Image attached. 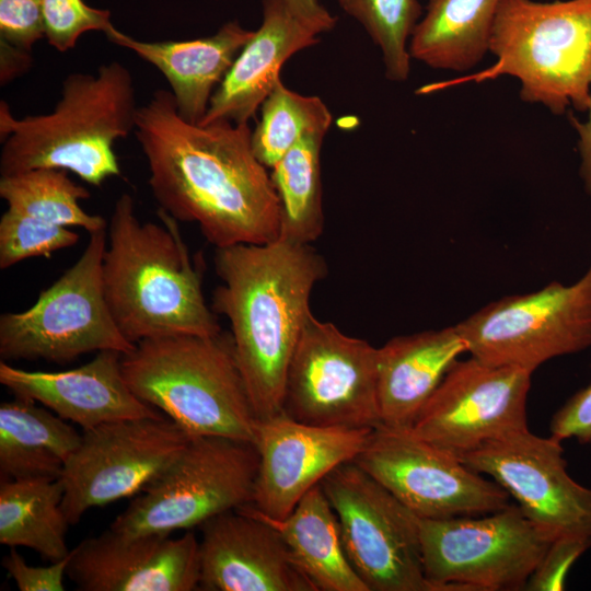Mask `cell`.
Returning <instances> with one entry per match:
<instances>
[{
  "label": "cell",
  "instance_id": "obj_1",
  "mask_svg": "<svg viewBox=\"0 0 591 591\" xmlns=\"http://www.w3.org/2000/svg\"><path fill=\"white\" fill-rule=\"evenodd\" d=\"M135 134L159 208L178 222H196L216 248L279 239V198L247 124H190L172 92L157 90L138 107Z\"/></svg>",
  "mask_w": 591,
  "mask_h": 591
},
{
  "label": "cell",
  "instance_id": "obj_2",
  "mask_svg": "<svg viewBox=\"0 0 591 591\" xmlns=\"http://www.w3.org/2000/svg\"><path fill=\"white\" fill-rule=\"evenodd\" d=\"M221 280L211 309L229 321L236 360L257 420L282 412L288 367L312 313L327 264L311 244L278 239L216 248Z\"/></svg>",
  "mask_w": 591,
  "mask_h": 591
},
{
  "label": "cell",
  "instance_id": "obj_3",
  "mask_svg": "<svg viewBox=\"0 0 591 591\" xmlns=\"http://www.w3.org/2000/svg\"><path fill=\"white\" fill-rule=\"evenodd\" d=\"M161 223L141 222L132 197L123 194L107 225L104 293L123 335L144 339L222 329L202 293V270L194 263L178 221L158 209Z\"/></svg>",
  "mask_w": 591,
  "mask_h": 591
},
{
  "label": "cell",
  "instance_id": "obj_4",
  "mask_svg": "<svg viewBox=\"0 0 591 591\" xmlns=\"http://www.w3.org/2000/svg\"><path fill=\"white\" fill-rule=\"evenodd\" d=\"M137 109L131 73L118 61L68 74L48 114L18 119L1 101V176L58 169L100 186L120 175L113 147L135 130Z\"/></svg>",
  "mask_w": 591,
  "mask_h": 591
},
{
  "label": "cell",
  "instance_id": "obj_5",
  "mask_svg": "<svg viewBox=\"0 0 591 591\" xmlns=\"http://www.w3.org/2000/svg\"><path fill=\"white\" fill-rule=\"evenodd\" d=\"M121 369L131 391L189 437L254 441L257 419L230 332L141 340Z\"/></svg>",
  "mask_w": 591,
  "mask_h": 591
},
{
  "label": "cell",
  "instance_id": "obj_6",
  "mask_svg": "<svg viewBox=\"0 0 591 591\" xmlns=\"http://www.w3.org/2000/svg\"><path fill=\"white\" fill-rule=\"evenodd\" d=\"M489 51L496 62L473 76L431 83L419 94L511 76L523 102L556 115L588 111L591 99V0H501Z\"/></svg>",
  "mask_w": 591,
  "mask_h": 591
},
{
  "label": "cell",
  "instance_id": "obj_7",
  "mask_svg": "<svg viewBox=\"0 0 591 591\" xmlns=\"http://www.w3.org/2000/svg\"><path fill=\"white\" fill-rule=\"evenodd\" d=\"M106 229L89 233L78 260L43 290L27 310L0 315L1 360L68 363L92 351L130 352L103 286Z\"/></svg>",
  "mask_w": 591,
  "mask_h": 591
},
{
  "label": "cell",
  "instance_id": "obj_8",
  "mask_svg": "<svg viewBox=\"0 0 591 591\" xmlns=\"http://www.w3.org/2000/svg\"><path fill=\"white\" fill-rule=\"evenodd\" d=\"M258 453L251 441L190 438L177 457L111 524L127 534L190 530L253 501Z\"/></svg>",
  "mask_w": 591,
  "mask_h": 591
},
{
  "label": "cell",
  "instance_id": "obj_9",
  "mask_svg": "<svg viewBox=\"0 0 591 591\" xmlns=\"http://www.w3.org/2000/svg\"><path fill=\"white\" fill-rule=\"evenodd\" d=\"M419 529L433 591L524 590L555 538L518 505L476 515L419 518Z\"/></svg>",
  "mask_w": 591,
  "mask_h": 591
},
{
  "label": "cell",
  "instance_id": "obj_10",
  "mask_svg": "<svg viewBox=\"0 0 591 591\" xmlns=\"http://www.w3.org/2000/svg\"><path fill=\"white\" fill-rule=\"evenodd\" d=\"M456 327L472 357L531 373L553 358L586 350L591 347V264L572 285L554 281L503 297Z\"/></svg>",
  "mask_w": 591,
  "mask_h": 591
},
{
  "label": "cell",
  "instance_id": "obj_11",
  "mask_svg": "<svg viewBox=\"0 0 591 591\" xmlns=\"http://www.w3.org/2000/svg\"><path fill=\"white\" fill-rule=\"evenodd\" d=\"M321 486L369 591H433L424 571L419 518L409 508L354 461L329 472Z\"/></svg>",
  "mask_w": 591,
  "mask_h": 591
},
{
  "label": "cell",
  "instance_id": "obj_12",
  "mask_svg": "<svg viewBox=\"0 0 591 591\" xmlns=\"http://www.w3.org/2000/svg\"><path fill=\"white\" fill-rule=\"evenodd\" d=\"M378 355L311 313L288 367L282 412L320 427H380Z\"/></svg>",
  "mask_w": 591,
  "mask_h": 591
},
{
  "label": "cell",
  "instance_id": "obj_13",
  "mask_svg": "<svg viewBox=\"0 0 591 591\" xmlns=\"http://www.w3.org/2000/svg\"><path fill=\"white\" fill-rule=\"evenodd\" d=\"M190 438L163 416L125 419L83 430L60 476L61 508L70 525L91 508L141 493Z\"/></svg>",
  "mask_w": 591,
  "mask_h": 591
},
{
  "label": "cell",
  "instance_id": "obj_14",
  "mask_svg": "<svg viewBox=\"0 0 591 591\" xmlns=\"http://www.w3.org/2000/svg\"><path fill=\"white\" fill-rule=\"evenodd\" d=\"M354 462L420 519L484 514L510 505L495 480L409 430L373 429Z\"/></svg>",
  "mask_w": 591,
  "mask_h": 591
},
{
  "label": "cell",
  "instance_id": "obj_15",
  "mask_svg": "<svg viewBox=\"0 0 591 591\" xmlns=\"http://www.w3.org/2000/svg\"><path fill=\"white\" fill-rule=\"evenodd\" d=\"M532 373L456 360L408 429L456 455L506 434L529 429L526 399Z\"/></svg>",
  "mask_w": 591,
  "mask_h": 591
},
{
  "label": "cell",
  "instance_id": "obj_16",
  "mask_svg": "<svg viewBox=\"0 0 591 591\" xmlns=\"http://www.w3.org/2000/svg\"><path fill=\"white\" fill-rule=\"evenodd\" d=\"M457 456L490 476L553 537L591 536V489L569 475L561 440L524 429Z\"/></svg>",
  "mask_w": 591,
  "mask_h": 591
},
{
  "label": "cell",
  "instance_id": "obj_17",
  "mask_svg": "<svg viewBox=\"0 0 591 591\" xmlns=\"http://www.w3.org/2000/svg\"><path fill=\"white\" fill-rule=\"evenodd\" d=\"M372 431L313 426L285 413L256 420L258 468L250 505L271 519L288 517L329 472L358 456Z\"/></svg>",
  "mask_w": 591,
  "mask_h": 591
},
{
  "label": "cell",
  "instance_id": "obj_18",
  "mask_svg": "<svg viewBox=\"0 0 591 591\" xmlns=\"http://www.w3.org/2000/svg\"><path fill=\"white\" fill-rule=\"evenodd\" d=\"M67 577L81 591L199 589V542L194 532L127 534L108 528L70 551Z\"/></svg>",
  "mask_w": 591,
  "mask_h": 591
},
{
  "label": "cell",
  "instance_id": "obj_19",
  "mask_svg": "<svg viewBox=\"0 0 591 591\" xmlns=\"http://www.w3.org/2000/svg\"><path fill=\"white\" fill-rule=\"evenodd\" d=\"M199 589L207 591H317L281 534L246 506L201 525Z\"/></svg>",
  "mask_w": 591,
  "mask_h": 591
},
{
  "label": "cell",
  "instance_id": "obj_20",
  "mask_svg": "<svg viewBox=\"0 0 591 591\" xmlns=\"http://www.w3.org/2000/svg\"><path fill=\"white\" fill-rule=\"evenodd\" d=\"M123 354L102 350L89 362L63 371H28L0 361V383L15 397L43 404L83 430L125 419L159 417L127 384Z\"/></svg>",
  "mask_w": 591,
  "mask_h": 591
},
{
  "label": "cell",
  "instance_id": "obj_21",
  "mask_svg": "<svg viewBox=\"0 0 591 591\" xmlns=\"http://www.w3.org/2000/svg\"><path fill=\"white\" fill-rule=\"evenodd\" d=\"M320 33L300 20L286 0H263V22L216 89L199 124H247L280 80L293 54L318 42Z\"/></svg>",
  "mask_w": 591,
  "mask_h": 591
},
{
  "label": "cell",
  "instance_id": "obj_22",
  "mask_svg": "<svg viewBox=\"0 0 591 591\" xmlns=\"http://www.w3.org/2000/svg\"><path fill=\"white\" fill-rule=\"evenodd\" d=\"M253 34L236 21L211 36L189 40L142 42L114 26L105 33L109 42L134 51L165 77L179 116L190 124L202 120L216 86Z\"/></svg>",
  "mask_w": 591,
  "mask_h": 591
},
{
  "label": "cell",
  "instance_id": "obj_23",
  "mask_svg": "<svg viewBox=\"0 0 591 591\" xmlns=\"http://www.w3.org/2000/svg\"><path fill=\"white\" fill-rule=\"evenodd\" d=\"M381 426L408 430L449 369L467 352L456 325L397 336L378 348Z\"/></svg>",
  "mask_w": 591,
  "mask_h": 591
},
{
  "label": "cell",
  "instance_id": "obj_24",
  "mask_svg": "<svg viewBox=\"0 0 591 591\" xmlns=\"http://www.w3.org/2000/svg\"><path fill=\"white\" fill-rule=\"evenodd\" d=\"M246 507L281 534L317 591H369L348 559L338 517L321 484L283 519L264 515L252 505Z\"/></svg>",
  "mask_w": 591,
  "mask_h": 591
},
{
  "label": "cell",
  "instance_id": "obj_25",
  "mask_svg": "<svg viewBox=\"0 0 591 591\" xmlns=\"http://www.w3.org/2000/svg\"><path fill=\"white\" fill-rule=\"evenodd\" d=\"M81 434L65 419L15 397L0 405V472L4 479L60 478Z\"/></svg>",
  "mask_w": 591,
  "mask_h": 591
},
{
  "label": "cell",
  "instance_id": "obj_26",
  "mask_svg": "<svg viewBox=\"0 0 591 591\" xmlns=\"http://www.w3.org/2000/svg\"><path fill=\"white\" fill-rule=\"evenodd\" d=\"M501 0H429L408 44L412 58L456 72L477 66L489 42Z\"/></svg>",
  "mask_w": 591,
  "mask_h": 591
},
{
  "label": "cell",
  "instance_id": "obj_27",
  "mask_svg": "<svg viewBox=\"0 0 591 591\" xmlns=\"http://www.w3.org/2000/svg\"><path fill=\"white\" fill-rule=\"evenodd\" d=\"M60 478L1 479L0 543L27 547L50 563L67 557L68 522Z\"/></svg>",
  "mask_w": 591,
  "mask_h": 591
},
{
  "label": "cell",
  "instance_id": "obj_28",
  "mask_svg": "<svg viewBox=\"0 0 591 591\" xmlns=\"http://www.w3.org/2000/svg\"><path fill=\"white\" fill-rule=\"evenodd\" d=\"M326 132H306L271 167L281 212L279 239L311 244L323 232L321 149Z\"/></svg>",
  "mask_w": 591,
  "mask_h": 591
},
{
  "label": "cell",
  "instance_id": "obj_29",
  "mask_svg": "<svg viewBox=\"0 0 591 591\" xmlns=\"http://www.w3.org/2000/svg\"><path fill=\"white\" fill-rule=\"evenodd\" d=\"M0 196L8 209L37 221L78 227L88 233L107 228L106 220L83 210L79 201L90 193L74 183L68 172L58 169H36L0 178Z\"/></svg>",
  "mask_w": 591,
  "mask_h": 591
},
{
  "label": "cell",
  "instance_id": "obj_30",
  "mask_svg": "<svg viewBox=\"0 0 591 591\" xmlns=\"http://www.w3.org/2000/svg\"><path fill=\"white\" fill-rule=\"evenodd\" d=\"M332 115L317 96L301 95L279 80L262 104V116L252 131L256 158L271 169L306 132L328 130Z\"/></svg>",
  "mask_w": 591,
  "mask_h": 591
},
{
  "label": "cell",
  "instance_id": "obj_31",
  "mask_svg": "<svg viewBox=\"0 0 591 591\" xmlns=\"http://www.w3.org/2000/svg\"><path fill=\"white\" fill-rule=\"evenodd\" d=\"M340 8L357 20L380 48L385 77L395 82L410 72L408 40L422 9L418 0H338Z\"/></svg>",
  "mask_w": 591,
  "mask_h": 591
},
{
  "label": "cell",
  "instance_id": "obj_32",
  "mask_svg": "<svg viewBox=\"0 0 591 591\" xmlns=\"http://www.w3.org/2000/svg\"><path fill=\"white\" fill-rule=\"evenodd\" d=\"M78 241L79 234L70 228L44 223L8 209L0 219V268L8 269L30 257H49Z\"/></svg>",
  "mask_w": 591,
  "mask_h": 591
},
{
  "label": "cell",
  "instance_id": "obj_33",
  "mask_svg": "<svg viewBox=\"0 0 591 591\" xmlns=\"http://www.w3.org/2000/svg\"><path fill=\"white\" fill-rule=\"evenodd\" d=\"M45 37L56 50L76 47L79 37L90 31L104 34L114 26L108 10L95 9L83 0H40Z\"/></svg>",
  "mask_w": 591,
  "mask_h": 591
},
{
  "label": "cell",
  "instance_id": "obj_34",
  "mask_svg": "<svg viewBox=\"0 0 591 591\" xmlns=\"http://www.w3.org/2000/svg\"><path fill=\"white\" fill-rule=\"evenodd\" d=\"M590 547L591 536L560 535L554 538L530 576L524 590H564L572 565Z\"/></svg>",
  "mask_w": 591,
  "mask_h": 591
},
{
  "label": "cell",
  "instance_id": "obj_35",
  "mask_svg": "<svg viewBox=\"0 0 591 591\" xmlns=\"http://www.w3.org/2000/svg\"><path fill=\"white\" fill-rule=\"evenodd\" d=\"M1 40L31 53L45 37L40 0H0Z\"/></svg>",
  "mask_w": 591,
  "mask_h": 591
},
{
  "label": "cell",
  "instance_id": "obj_36",
  "mask_svg": "<svg viewBox=\"0 0 591 591\" xmlns=\"http://www.w3.org/2000/svg\"><path fill=\"white\" fill-rule=\"evenodd\" d=\"M2 559V566L20 591H63V579L70 553L67 557L50 563L48 566H30L18 553L16 547Z\"/></svg>",
  "mask_w": 591,
  "mask_h": 591
},
{
  "label": "cell",
  "instance_id": "obj_37",
  "mask_svg": "<svg viewBox=\"0 0 591 591\" xmlns=\"http://www.w3.org/2000/svg\"><path fill=\"white\" fill-rule=\"evenodd\" d=\"M551 436L591 443V383L573 394L552 417Z\"/></svg>",
  "mask_w": 591,
  "mask_h": 591
},
{
  "label": "cell",
  "instance_id": "obj_38",
  "mask_svg": "<svg viewBox=\"0 0 591 591\" xmlns=\"http://www.w3.org/2000/svg\"><path fill=\"white\" fill-rule=\"evenodd\" d=\"M286 2L300 20L320 34L329 32L336 24V18L318 0H286Z\"/></svg>",
  "mask_w": 591,
  "mask_h": 591
},
{
  "label": "cell",
  "instance_id": "obj_39",
  "mask_svg": "<svg viewBox=\"0 0 591 591\" xmlns=\"http://www.w3.org/2000/svg\"><path fill=\"white\" fill-rule=\"evenodd\" d=\"M0 82L3 85L30 68L32 56L3 40H0Z\"/></svg>",
  "mask_w": 591,
  "mask_h": 591
},
{
  "label": "cell",
  "instance_id": "obj_40",
  "mask_svg": "<svg viewBox=\"0 0 591 591\" xmlns=\"http://www.w3.org/2000/svg\"><path fill=\"white\" fill-rule=\"evenodd\" d=\"M588 111L589 117L586 123L579 121L571 113L569 114V120L579 135L578 149L581 155L580 175L586 192L591 195V99Z\"/></svg>",
  "mask_w": 591,
  "mask_h": 591
}]
</instances>
